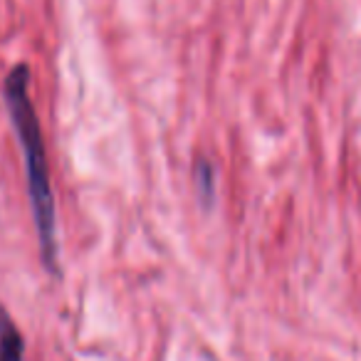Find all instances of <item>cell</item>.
Listing matches in <instances>:
<instances>
[{"label": "cell", "mask_w": 361, "mask_h": 361, "mask_svg": "<svg viewBox=\"0 0 361 361\" xmlns=\"http://www.w3.org/2000/svg\"><path fill=\"white\" fill-rule=\"evenodd\" d=\"M8 114H11L13 129L18 134L23 159H25L27 173V193H30V208L35 218L37 240H40L42 265L50 275H60V247H57V213H55V193L50 183V169H47L45 139H42L40 119L30 99V70L27 65H16L6 77L3 85Z\"/></svg>", "instance_id": "1"}, {"label": "cell", "mask_w": 361, "mask_h": 361, "mask_svg": "<svg viewBox=\"0 0 361 361\" xmlns=\"http://www.w3.org/2000/svg\"><path fill=\"white\" fill-rule=\"evenodd\" d=\"M23 356H25V341L20 329L0 307V361H23Z\"/></svg>", "instance_id": "2"}, {"label": "cell", "mask_w": 361, "mask_h": 361, "mask_svg": "<svg viewBox=\"0 0 361 361\" xmlns=\"http://www.w3.org/2000/svg\"><path fill=\"white\" fill-rule=\"evenodd\" d=\"M196 191L203 206H211L216 201V169L208 159H198L196 164Z\"/></svg>", "instance_id": "3"}]
</instances>
